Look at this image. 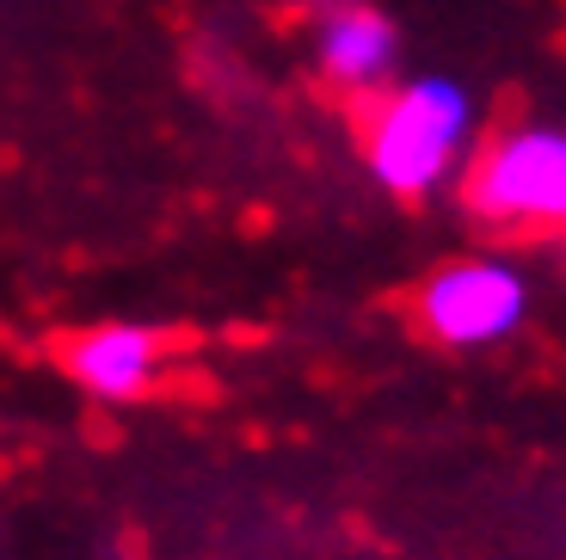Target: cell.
I'll list each match as a JSON object with an SVG mask.
<instances>
[{"label":"cell","mask_w":566,"mask_h":560,"mask_svg":"<svg viewBox=\"0 0 566 560\" xmlns=\"http://www.w3.org/2000/svg\"><path fill=\"white\" fill-rule=\"evenodd\" d=\"M468 204L493 222H566V129L524 124L468 173Z\"/></svg>","instance_id":"3"},{"label":"cell","mask_w":566,"mask_h":560,"mask_svg":"<svg viewBox=\"0 0 566 560\" xmlns=\"http://www.w3.org/2000/svg\"><path fill=\"white\" fill-rule=\"evenodd\" d=\"M468 142H474V98L450 74H412L388 86V98L369 117L364 160L369 179L395 197H424L438 191L462 167Z\"/></svg>","instance_id":"1"},{"label":"cell","mask_w":566,"mask_h":560,"mask_svg":"<svg viewBox=\"0 0 566 560\" xmlns=\"http://www.w3.org/2000/svg\"><path fill=\"white\" fill-rule=\"evenodd\" d=\"M69 376L99 401H136L155 388L160 376V333L142 321H112L74 339L69 351Z\"/></svg>","instance_id":"5"},{"label":"cell","mask_w":566,"mask_h":560,"mask_svg":"<svg viewBox=\"0 0 566 560\" xmlns=\"http://www.w3.org/2000/svg\"><path fill=\"white\" fill-rule=\"evenodd\" d=\"M314 56H321V74L333 86L376 93V86H388V74L400 62V31L376 7H333L314 31Z\"/></svg>","instance_id":"4"},{"label":"cell","mask_w":566,"mask_h":560,"mask_svg":"<svg viewBox=\"0 0 566 560\" xmlns=\"http://www.w3.org/2000/svg\"><path fill=\"white\" fill-rule=\"evenodd\" d=\"M530 278L511 259H455L419 290V321L438 345L481 351L524 326Z\"/></svg>","instance_id":"2"}]
</instances>
